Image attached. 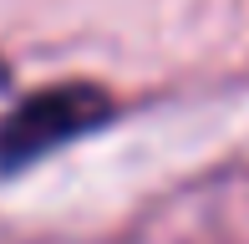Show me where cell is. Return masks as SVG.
I'll list each match as a JSON object with an SVG mask.
<instances>
[{
    "label": "cell",
    "instance_id": "obj_1",
    "mask_svg": "<svg viewBox=\"0 0 249 244\" xmlns=\"http://www.w3.org/2000/svg\"><path fill=\"white\" fill-rule=\"evenodd\" d=\"M112 112H117V102L97 82H56L46 92L26 97L16 112L0 122V173L31 168L46 153L66 148V142L87 138L97 127H107Z\"/></svg>",
    "mask_w": 249,
    "mask_h": 244
}]
</instances>
